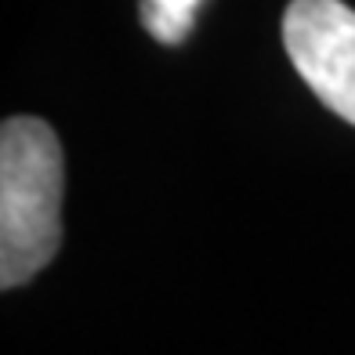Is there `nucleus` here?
<instances>
[{
	"label": "nucleus",
	"instance_id": "obj_3",
	"mask_svg": "<svg viewBox=\"0 0 355 355\" xmlns=\"http://www.w3.org/2000/svg\"><path fill=\"white\" fill-rule=\"evenodd\" d=\"M203 0H141V22L159 44H182L196 26V8Z\"/></svg>",
	"mask_w": 355,
	"mask_h": 355
},
{
	"label": "nucleus",
	"instance_id": "obj_1",
	"mask_svg": "<svg viewBox=\"0 0 355 355\" xmlns=\"http://www.w3.org/2000/svg\"><path fill=\"white\" fill-rule=\"evenodd\" d=\"M66 159L55 127L8 116L0 127V286L15 290L55 261L62 247Z\"/></svg>",
	"mask_w": 355,
	"mask_h": 355
},
{
	"label": "nucleus",
	"instance_id": "obj_2",
	"mask_svg": "<svg viewBox=\"0 0 355 355\" xmlns=\"http://www.w3.org/2000/svg\"><path fill=\"white\" fill-rule=\"evenodd\" d=\"M283 47L315 98L355 123V11L345 0H290Z\"/></svg>",
	"mask_w": 355,
	"mask_h": 355
}]
</instances>
